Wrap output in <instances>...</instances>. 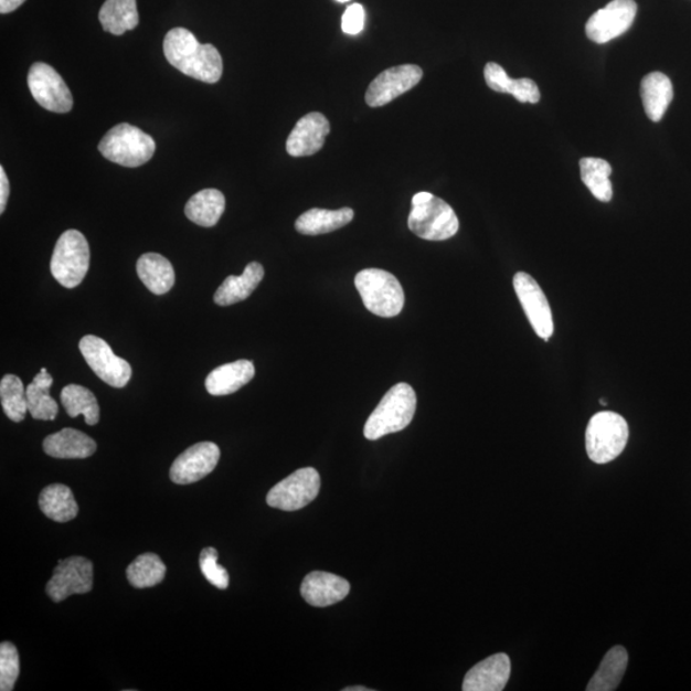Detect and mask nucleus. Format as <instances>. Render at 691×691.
Returning a JSON list of instances; mask_svg holds the SVG:
<instances>
[{"mask_svg":"<svg viewBox=\"0 0 691 691\" xmlns=\"http://www.w3.org/2000/svg\"><path fill=\"white\" fill-rule=\"evenodd\" d=\"M163 51L167 61L183 75L206 84L220 82L223 74L221 53L212 44L199 43L188 29L176 28L168 32Z\"/></svg>","mask_w":691,"mask_h":691,"instance_id":"1","label":"nucleus"},{"mask_svg":"<svg viewBox=\"0 0 691 691\" xmlns=\"http://www.w3.org/2000/svg\"><path fill=\"white\" fill-rule=\"evenodd\" d=\"M91 267V247L82 232L68 230L62 233L54 247L51 272L55 279L66 288L82 285Z\"/></svg>","mask_w":691,"mask_h":691,"instance_id":"7","label":"nucleus"},{"mask_svg":"<svg viewBox=\"0 0 691 691\" xmlns=\"http://www.w3.org/2000/svg\"><path fill=\"white\" fill-rule=\"evenodd\" d=\"M167 567L156 553H143L127 567V581L134 588H151L163 582Z\"/></svg>","mask_w":691,"mask_h":691,"instance_id":"32","label":"nucleus"},{"mask_svg":"<svg viewBox=\"0 0 691 691\" xmlns=\"http://www.w3.org/2000/svg\"><path fill=\"white\" fill-rule=\"evenodd\" d=\"M79 351L93 372L115 389H124L132 375L131 365L116 355L110 346L98 336L87 334L79 341Z\"/></svg>","mask_w":691,"mask_h":691,"instance_id":"9","label":"nucleus"},{"mask_svg":"<svg viewBox=\"0 0 691 691\" xmlns=\"http://www.w3.org/2000/svg\"><path fill=\"white\" fill-rule=\"evenodd\" d=\"M0 400L4 413L14 423L25 419L28 407V397L25 385L19 376L8 374L0 382Z\"/></svg>","mask_w":691,"mask_h":691,"instance_id":"33","label":"nucleus"},{"mask_svg":"<svg viewBox=\"0 0 691 691\" xmlns=\"http://www.w3.org/2000/svg\"><path fill=\"white\" fill-rule=\"evenodd\" d=\"M638 6L635 0H613L605 8L592 14L586 22L585 32L593 43L606 44L628 31L635 18Z\"/></svg>","mask_w":691,"mask_h":691,"instance_id":"11","label":"nucleus"},{"mask_svg":"<svg viewBox=\"0 0 691 691\" xmlns=\"http://www.w3.org/2000/svg\"><path fill=\"white\" fill-rule=\"evenodd\" d=\"M94 566L85 557H70L60 561L53 576L46 584V594L54 602H62L74 594H86L93 589Z\"/></svg>","mask_w":691,"mask_h":691,"instance_id":"13","label":"nucleus"},{"mask_svg":"<svg viewBox=\"0 0 691 691\" xmlns=\"http://www.w3.org/2000/svg\"><path fill=\"white\" fill-rule=\"evenodd\" d=\"M511 677V661L508 655L497 653L474 666L466 673L464 691H502Z\"/></svg>","mask_w":691,"mask_h":691,"instance_id":"17","label":"nucleus"},{"mask_svg":"<svg viewBox=\"0 0 691 691\" xmlns=\"http://www.w3.org/2000/svg\"><path fill=\"white\" fill-rule=\"evenodd\" d=\"M8 198H10V181H8L4 168L0 167V213H4Z\"/></svg>","mask_w":691,"mask_h":691,"instance_id":"38","label":"nucleus"},{"mask_svg":"<svg viewBox=\"0 0 691 691\" xmlns=\"http://www.w3.org/2000/svg\"><path fill=\"white\" fill-rule=\"evenodd\" d=\"M599 404H600V405L606 406V405H607V401H605V400H600V401H599Z\"/></svg>","mask_w":691,"mask_h":691,"instance_id":"42","label":"nucleus"},{"mask_svg":"<svg viewBox=\"0 0 691 691\" xmlns=\"http://www.w3.org/2000/svg\"><path fill=\"white\" fill-rule=\"evenodd\" d=\"M365 10L364 7L355 3L348 7L342 15V30L348 35H359L364 30Z\"/></svg>","mask_w":691,"mask_h":691,"instance_id":"37","label":"nucleus"},{"mask_svg":"<svg viewBox=\"0 0 691 691\" xmlns=\"http://www.w3.org/2000/svg\"><path fill=\"white\" fill-rule=\"evenodd\" d=\"M29 413L36 421H54L59 415V405L50 395L32 382L26 389Z\"/></svg>","mask_w":691,"mask_h":691,"instance_id":"34","label":"nucleus"},{"mask_svg":"<svg viewBox=\"0 0 691 691\" xmlns=\"http://www.w3.org/2000/svg\"><path fill=\"white\" fill-rule=\"evenodd\" d=\"M355 286L365 308L382 318L397 317L404 309L405 294L400 280L382 269L358 273Z\"/></svg>","mask_w":691,"mask_h":691,"instance_id":"4","label":"nucleus"},{"mask_svg":"<svg viewBox=\"0 0 691 691\" xmlns=\"http://www.w3.org/2000/svg\"><path fill=\"white\" fill-rule=\"evenodd\" d=\"M221 449L213 442H200L174 460L170 477L176 485L187 486L209 476L219 465Z\"/></svg>","mask_w":691,"mask_h":691,"instance_id":"15","label":"nucleus"},{"mask_svg":"<svg viewBox=\"0 0 691 691\" xmlns=\"http://www.w3.org/2000/svg\"><path fill=\"white\" fill-rule=\"evenodd\" d=\"M416 404V393L412 385H393L369 416L364 427L365 438L376 440L407 428L414 419Z\"/></svg>","mask_w":691,"mask_h":691,"instance_id":"2","label":"nucleus"},{"mask_svg":"<svg viewBox=\"0 0 691 691\" xmlns=\"http://www.w3.org/2000/svg\"><path fill=\"white\" fill-rule=\"evenodd\" d=\"M331 132L326 116L312 111L299 119L291 134H289L286 150L289 156L310 157L325 147L326 138Z\"/></svg>","mask_w":691,"mask_h":691,"instance_id":"16","label":"nucleus"},{"mask_svg":"<svg viewBox=\"0 0 691 691\" xmlns=\"http://www.w3.org/2000/svg\"><path fill=\"white\" fill-rule=\"evenodd\" d=\"M628 439V422L616 413L602 412L592 417L586 428V453L593 463L607 464L623 454Z\"/></svg>","mask_w":691,"mask_h":691,"instance_id":"6","label":"nucleus"},{"mask_svg":"<svg viewBox=\"0 0 691 691\" xmlns=\"http://www.w3.org/2000/svg\"><path fill=\"white\" fill-rule=\"evenodd\" d=\"M488 87L501 94H511L520 103L535 104L541 100L538 85L530 78L512 79L500 64L489 62L485 68Z\"/></svg>","mask_w":691,"mask_h":691,"instance_id":"22","label":"nucleus"},{"mask_svg":"<svg viewBox=\"0 0 691 691\" xmlns=\"http://www.w3.org/2000/svg\"><path fill=\"white\" fill-rule=\"evenodd\" d=\"M44 451L55 459H87L96 451L95 440L85 433L64 428L44 439Z\"/></svg>","mask_w":691,"mask_h":691,"instance_id":"20","label":"nucleus"},{"mask_svg":"<svg viewBox=\"0 0 691 691\" xmlns=\"http://www.w3.org/2000/svg\"><path fill=\"white\" fill-rule=\"evenodd\" d=\"M337 2H339V3H348V2H350V0H337Z\"/></svg>","mask_w":691,"mask_h":691,"instance_id":"43","label":"nucleus"},{"mask_svg":"<svg viewBox=\"0 0 691 691\" xmlns=\"http://www.w3.org/2000/svg\"><path fill=\"white\" fill-rule=\"evenodd\" d=\"M640 94L648 118L660 123L673 99L671 79L661 72H652L641 79Z\"/></svg>","mask_w":691,"mask_h":691,"instance_id":"23","label":"nucleus"},{"mask_svg":"<svg viewBox=\"0 0 691 691\" xmlns=\"http://www.w3.org/2000/svg\"><path fill=\"white\" fill-rule=\"evenodd\" d=\"M423 70L415 64L391 67L378 75L369 85L365 100L369 107L380 108L398 96L412 91L421 83Z\"/></svg>","mask_w":691,"mask_h":691,"instance_id":"14","label":"nucleus"},{"mask_svg":"<svg viewBox=\"0 0 691 691\" xmlns=\"http://www.w3.org/2000/svg\"><path fill=\"white\" fill-rule=\"evenodd\" d=\"M39 508L46 518L57 522L74 520L78 504L67 486L52 485L43 489L39 497Z\"/></svg>","mask_w":691,"mask_h":691,"instance_id":"29","label":"nucleus"},{"mask_svg":"<svg viewBox=\"0 0 691 691\" xmlns=\"http://www.w3.org/2000/svg\"><path fill=\"white\" fill-rule=\"evenodd\" d=\"M139 278L155 295L170 293L176 280L173 265L163 255L143 254L136 265Z\"/></svg>","mask_w":691,"mask_h":691,"instance_id":"25","label":"nucleus"},{"mask_svg":"<svg viewBox=\"0 0 691 691\" xmlns=\"http://www.w3.org/2000/svg\"><path fill=\"white\" fill-rule=\"evenodd\" d=\"M255 366L251 360H237L235 363L215 368L206 376L205 387L212 396H227L243 389L253 381Z\"/></svg>","mask_w":691,"mask_h":691,"instance_id":"19","label":"nucleus"},{"mask_svg":"<svg viewBox=\"0 0 691 691\" xmlns=\"http://www.w3.org/2000/svg\"><path fill=\"white\" fill-rule=\"evenodd\" d=\"M407 224L417 237L428 241L451 238L460 228L454 209L430 192H419L413 198Z\"/></svg>","mask_w":691,"mask_h":691,"instance_id":"3","label":"nucleus"},{"mask_svg":"<svg viewBox=\"0 0 691 691\" xmlns=\"http://www.w3.org/2000/svg\"><path fill=\"white\" fill-rule=\"evenodd\" d=\"M350 583L331 573L312 572L304 578L301 596L312 607H329L349 596Z\"/></svg>","mask_w":691,"mask_h":691,"instance_id":"18","label":"nucleus"},{"mask_svg":"<svg viewBox=\"0 0 691 691\" xmlns=\"http://www.w3.org/2000/svg\"><path fill=\"white\" fill-rule=\"evenodd\" d=\"M355 213L351 208H342L339 211H327V209H310L297 219L295 228L301 235L318 236L325 233L340 230L353 220Z\"/></svg>","mask_w":691,"mask_h":691,"instance_id":"24","label":"nucleus"},{"mask_svg":"<svg viewBox=\"0 0 691 691\" xmlns=\"http://www.w3.org/2000/svg\"><path fill=\"white\" fill-rule=\"evenodd\" d=\"M104 31L116 36L139 26V12L136 0H106L99 12Z\"/></svg>","mask_w":691,"mask_h":691,"instance_id":"27","label":"nucleus"},{"mask_svg":"<svg viewBox=\"0 0 691 691\" xmlns=\"http://www.w3.org/2000/svg\"><path fill=\"white\" fill-rule=\"evenodd\" d=\"M28 84L31 95L44 109L54 114H68L74 107V96L68 86L50 64L42 62L32 64Z\"/></svg>","mask_w":691,"mask_h":691,"instance_id":"10","label":"nucleus"},{"mask_svg":"<svg viewBox=\"0 0 691 691\" xmlns=\"http://www.w3.org/2000/svg\"><path fill=\"white\" fill-rule=\"evenodd\" d=\"M264 278L262 264L253 262L246 265L241 276H230L214 295V302L220 307H230L244 301L258 287Z\"/></svg>","mask_w":691,"mask_h":691,"instance_id":"21","label":"nucleus"},{"mask_svg":"<svg viewBox=\"0 0 691 691\" xmlns=\"http://www.w3.org/2000/svg\"><path fill=\"white\" fill-rule=\"evenodd\" d=\"M100 155L110 162L127 168H138L155 156L157 145L140 128L120 124L111 128L99 143Z\"/></svg>","mask_w":691,"mask_h":691,"instance_id":"5","label":"nucleus"},{"mask_svg":"<svg viewBox=\"0 0 691 691\" xmlns=\"http://www.w3.org/2000/svg\"><path fill=\"white\" fill-rule=\"evenodd\" d=\"M629 663V656L621 646L610 648L600 662L598 670L593 674L586 690L588 691H614L620 685Z\"/></svg>","mask_w":691,"mask_h":691,"instance_id":"28","label":"nucleus"},{"mask_svg":"<svg viewBox=\"0 0 691 691\" xmlns=\"http://www.w3.org/2000/svg\"><path fill=\"white\" fill-rule=\"evenodd\" d=\"M582 180L592 195L602 203L610 202L614 196L613 183L609 176L613 174V167L605 159L583 158L581 160Z\"/></svg>","mask_w":691,"mask_h":691,"instance_id":"30","label":"nucleus"},{"mask_svg":"<svg viewBox=\"0 0 691 691\" xmlns=\"http://www.w3.org/2000/svg\"><path fill=\"white\" fill-rule=\"evenodd\" d=\"M372 689H368L365 687H352V688H346L343 689V691H371Z\"/></svg>","mask_w":691,"mask_h":691,"instance_id":"41","label":"nucleus"},{"mask_svg":"<svg viewBox=\"0 0 691 691\" xmlns=\"http://www.w3.org/2000/svg\"><path fill=\"white\" fill-rule=\"evenodd\" d=\"M319 490V472L315 468L299 469L269 490L267 503L288 512L301 510L316 500Z\"/></svg>","mask_w":691,"mask_h":691,"instance_id":"8","label":"nucleus"},{"mask_svg":"<svg viewBox=\"0 0 691 691\" xmlns=\"http://www.w3.org/2000/svg\"><path fill=\"white\" fill-rule=\"evenodd\" d=\"M513 288L536 336L549 342L554 332V325L550 302L543 289L524 272H519L513 277Z\"/></svg>","mask_w":691,"mask_h":691,"instance_id":"12","label":"nucleus"},{"mask_svg":"<svg viewBox=\"0 0 691 691\" xmlns=\"http://www.w3.org/2000/svg\"><path fill=\"white\" fill-rule=\"evenodd\" d=\"M61 401L71 417L85 416L87 425L99 423L100 410L98 400L91 390L78 384H70L61 393Z\"/></svg>","mask_w":691,"mask_h":691,"instance_id":"31","label":"nucleus"},{"mask_svg":"<svg viewBox=\"0 0 691 691\" xmlns=\"http://www.w3.org/2000/svg\"><path fill=\"white\" fill-rule=\"evenodd\" d=\"M200 570L206 581L219 589H227L230 585V575L226 568L219 564V551L213 548H206L200 553Z\"/></svg>","mask_w":691,"mask_h":691,"instance_id":"36","label":"nucleus"},{"mask_svg":"<svg viewBox=\"0 0 691 691\" xmlns=\"http://www.w3.org/2000/svg\"><path fill=\"white\" fill-rule=\"evenodd\" d=\"M226 209V198L220 190L206 189L192 196L184 213L191 222L202 227H213Z\"/></svg>","mask_w":691,"mask_h":691,"instance_id":"26","label":"nucleus"},{"mask_svg":"<svg viewBox=\"0 0 691 691\" xmlns=\"http://www.w3.org/2000/svg\"><path fill=\"white\" fill-rule=\"evenodd\" d=\"M20 677V657L18 648L10 641L0 646V690L11 691Z\"/></svg>","mask_w":691,"mask_h":691,"instance_id":"35","label":"nucleus"},{"mask_svg":"<svg viewBox=\"0 0 691 691\" xmlns=\"http://www.w3.org/2000/svg\"><path fill=\"white\" fill-rule=\"evenodd\" d=\"M26 0H0V13H11L20 8Z\"/></svg>","mask_w":691,"mask_h":691,"instance_id":"40","label":"nucleus"},{"mask_svg":"<svg viewBox=\"0 0 691 691\" xmlns=\"http://www.w3.org/2000/svg\"><path fill=\"white\" fill-rule=\"evenodd\" d=\"M34 383L38 387L50 391L53 384V376L46 372L45 368H43L42 371L35 375Z\"/></svg>","mask_w":691,"mask_h":691,"instance_id":"39","label":"nucleus"}]
</instances>
